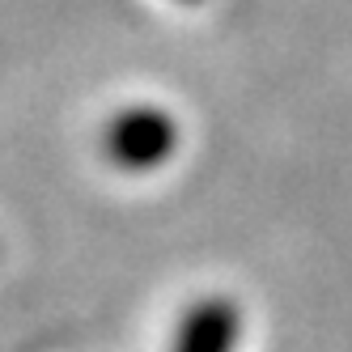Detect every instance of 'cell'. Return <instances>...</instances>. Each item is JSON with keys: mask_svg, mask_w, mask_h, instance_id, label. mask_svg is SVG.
<instances>
[{"mask_svg": "<svg viewBox=\"0 0 352 352\" xmlns=\"http://www.w3.org/2000/svg\"><path fill=\"white\" fill-rule=\"evenodd\" d=\"M179 144V123L162 107H123L102 132V153L119 170H157Z\"/></svg>", "mask_w": 352, "mask_h": 352, "instance_id": "cell-1", "label": "cell"}, {"mask_svg": "<svg viewBox=\"0 0 352 352\" xmlns=\"http://www.w3.org/2000/svg\"><path fill=\"white\" fill-rule=\"evenodd\" d=\"M238 340V310L225 297H204L183 314L174 352H234Z\"/></svg>", "mask_w": 352, "mask_h": 352, "instance_id": "cell-2", "label": "cell"}, {"mask_svg": "<svg viewBox=\"0 0 352 352\" xmlns=\"http://www.w3.org/2000/svg\"><path fill=\"white\" fill-rule=\"evenodd\" d=\"M183 5H195V0H183Z\"/></svg>", "mask_w": 352, "mask_h": 352, "instance_id": "cell-3", "label": "cell"}]
</instances>
